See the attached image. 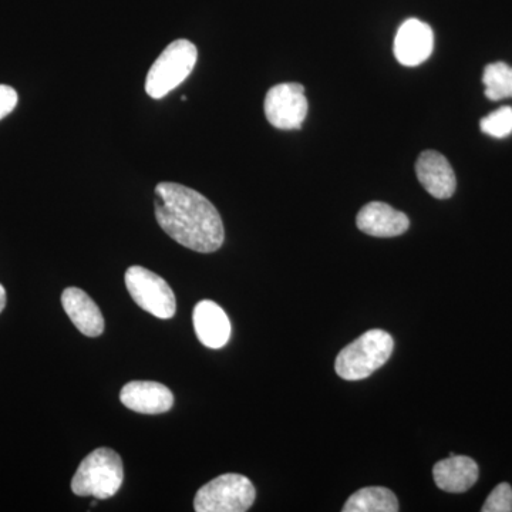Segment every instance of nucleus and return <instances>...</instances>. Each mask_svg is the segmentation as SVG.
Returning a JSON list of instances; mask_svg holds the SVG:
<instances>
[{
    "label": "nucleus",
    "mask_w": 512,
    "mask_h": 512,
    "mask_svg": "<svg viewBox=\"0 0 512 512\" xmlns=\"http://www.w3.org/2000/svg\"><path fill=\"white\" fill-rule=\"evenodd\" d=\"M154 204L158 225L183 247L211 254L224 244L220 212L200 192L181 184L160 183Z\"/></svg>",
    "instance_id": "1"
},
{
    "label": "nucleus",
    "mask_w": 512,
    "mask_h": 512,
    "mask_svg": "<svg viewBox=\"0 0 512 512\" xmlns=\"http://www.w3.org/2000/svg\"><path fill=\"white\" fill-rule=\"evenodd\" d=\"M124 480L121 457L111 448L101 447L84 458L72 480V491L79 497L107 500L120 490Z\"/></svg>",
    "instance_id": "2"
},
{
    "label": "nucleus",
    "mask_w": 512,
    "mask_h": 512,
    "mask_svg": "<svg viewBox=\"0 0 512 512\" xmlns=\"http://www.w3.org/2000/svg\"><path fill=\"white\" fill-rule=\"evenodd\" d=\"M393 348V338L389 333L380 329L369 330L339 353L336 373L349 382L367 379L390 359Z\"/></svg>",
    "instance_id": "3"
},
{
    "label": "nucleus",
    "mask_w": 512,
    "mask_h": 512,
    "mask_svg": "<svg viewBox=\"0 0 512 512\" xmlns=\"http://www.w3.org/2000/svg\"><path fill=\"white\" fill-rule=\"evenodd\" d=\"M197 57V47L190 40H175L165 47L147 74L148 96L151 99H163L177 89L194 70Z\"/></svg>",
    "instance_id": "4"
},
{
    "label": "nucleus",
    "mask_w": 512,
    "mask_h": 512,
    "mask_svg": "<svg viewBox=\"0 0 512 512\" xmlns=\"http://www.w3.org/2000/svg\"><path fill=\"white\" fill-rule=\"evenodd\" d=\"M256 491L248 477L224 474L198 490L194 500L197 512H245L255 503Z\"/></svg>",
    "instance_id": "5"
},
{
    "label": "nucleus",
    "mask_w": 512,
    "mask_h": 512,
    "mask_svg": "<svg viewBox=\"0 0 512 512\" xmlns=\"http://www.w3.org/2000/svg\"><path fill=\"white\" fill-rule=\"evenodd\" d=\"M126 286L133 301L158 319H171L177 311V301L170 285L161 276L143 266H131L126 272Z\"/></svg>",
    "instance_id": "6"
},
{
    "label": "nucleus",
    "mask_w": 512,
    "mask_h": 512,
    "mask_svg": "<svg viewBox=\"0 0 512 512\" xmlns=\"http://www.w3.org/2000/svg\"><path fill=\"white\" fill-rule=\"evenodd\" d=\"M265 116L279 130H299L308 116L305 87L299 83L276 84L265 97Z\"/></svg>",
    "instance_id": "7"
},
{
    "label": "nucleus",
    "mask_w": 512,
    "mask_h": 512,
    "mask_svg": "<svg viewBox=\"0 0 512 512\" xmlns=\"http://www.w3.org/2000/svg\"><path fill=\"white\" fill-rule=\"evenodd\" d=\"M434 49V33L427 23L409 19L397 30L394 56L403 66L414 67L426 62Z\"/></svg>",
    "instance_id": "8"
},
{
    "label": "nucleus",
    "mask_w": 512,
    "mask_h": 512,
    "mask_svg": "<svg viewBox=\"0 0 512 512\" xmlns=\"http://www.w3.org/2000/svg\"><path fill=\"white\" fill-rule=\"evenodd\" d=\"M416 174L424 190L437 200H447L456 192V173L447 158L437 151L427 150L420 154Z\"/></svg>",
    "instance_id": "9"
},
{
    "label": "nucleus",
    "mask_w": 512,
    "mask_h": 512,
    "mask_svg": "<svg viewBox=\"0 0 512 512\" xmlns=\"http://www.w3.org/2000/svg\"><path fill=\"white\" fill-rule=\"evenodd\" d=\"M120 400L127 409L141 414H163L173 409L174 396L164 384L157 382L127 383L121 389Z\"/></svg>",
    "instance_id": "10"
},
{
    "label": "nucleus",
    "mask_w": 512,
    "mask_h": 512,
    "mask_svg": "<svg viewBox=\"0 0 512 512\" xmlns=\"http://www.w3.org/2000/svg\"><path fill=\"white\" fill-rule=\"evenodd\" d=\"M356 224L370 237L392 238L404 234L410 227V220L384 202H370L357 214Z\"/></svg>",
    "instance_id": "11"
},
{
    "label": "nucleus",
    "mask_w": 512,
    "mask_h": 512,
    "mask_svg": "<svg viewBox=\"0 0 512 512\" xmlns=\"http://www.w3.org/2000/svg\"><path fill=\"white\" fill-rule=\"evenodd\" d=\"M192 322L197 338L207 348H224L231 338V322L228 315L215 302H198L192 313Z\"/></svg>",
    "instance_id": "12"
},
{
    "label": "nucleus",
    "mask_w": 512,
    "mask_h": 512,
    "mask_svg": "<svg viewBox=\"0 0 512 512\" xmlns=\"http://www.w3.org/2000/svg\"><path fill=\"white\" fill-rule=\"evenodd\" d=\"M62 305L73 325L84 336L97 338L104 332V318L99 306L79 288L64 289Z\"/></svg>",
    "instance_id": "13"
},
{
    "label": "nucleus",
    "mask_w": 512,
    "mask_h": 512,
    "mask_svg": "<svg viewBox=\"0 0 512 512\" xmlns=\"http://www.w3.org/2000/svg\"><path fill=\"white\" fill-rule=\"evenodd\" d=\"M480 470L473 458L454 456L441 460L433 468V477L437 487L446 493L461 494L477 483Z\"/></svg>",
    "instance_id": "14"
},
{
    "label": "nucleus",
    "mask_w": 512,
    "mask_h": 512,
    "mask_svg": "<svg viewBox=\"0 0 512 512\" xmlns=\"http://www.w3.org/2000/svg\"><path fill=\"white\" fill-rule=\"evenodd\" d=\"M400 510L396 495L389 488L367 487L350 495L343 512H397Z\"/></svg>",
    "instance_id": "15"
},
{
    "label": "nucleus",
    "mask_w": 512,
    "mask_h": 512,
    "mask_svg": "<svg viewBox=\"0 0 512 512\" xmlns=\"http://www.w3.org/2000/svg\"><path fill=\"white\" fill-rule=\"evenodd\" d=\"M483 83L487 99L498 101L512 97V67L503 62L488 64Z\"/></svg>",
    "instance_id": "16"
},
{
    "label": "nucleus",
    "mask_w": 512,
    "mask_h": 512,
    "mask_svg": "<svg viewBox=\"0 0 512 512\" xmlns=\"http://www.w3.org/2000/svg\"><path fill=\"white\" fill-rule=\"evenodd\" d=\"M481 131L488 136L504 138L512 133V109L501 107L494 113L488 114L480 123Z\"/></svg>",
    "instance_id": "17"
},
{
    "label": "nucleus",
    "mask_w": 512,
    "mask_h": 512,
    "mask_svg": "<svg viewBox=\"0 0 512 512\" xmlns=\"http://www.w3.org/2000/svg\"><path fill=\"white\" fill-rule=\"evenodd\" d=\"M483 512H512V488L510 484L501 483L488 495Z\"/></svg>",
    "instance_id": "18"
},
{
    "label": "nucleus",
    "mask_w": 512,
    "mask_h": 512,
    "mask_svg": "<svg viewBox=\"0 0 512 512\" xmlns=\"http://www.w3.org/2000/svg\"><path fill=\"white\" fill-rule=\"evenodd\" d=\"M18 100V93L13 87L0 84V120L5 119L8 114L15 110Z\"/></svg>",
    "instance_id": "19"
},
{
    "label": "nucleus",
    "mask_w": 512,
    "mask_h": 512,
    "mask_svg": "<svg viewBox=\"0 0 512 512\" xmlns=\"http://www.w3.org/2000/svg\"><path fill=\"white\" fill-rule=\"evenodd\" d=\"M6 306V291L2 285H0V312L5 309Z\"/></svg>",
    "instance_id": "20"
}]
</instances>
